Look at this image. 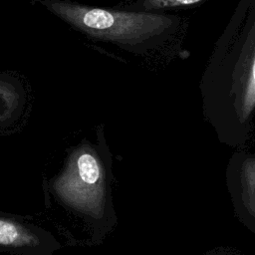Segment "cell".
<instances>
[{
	"instance_id": "1",
	"label": "cell",
	"mask_w": 255,
	"mask_h": 255,
	"mask_svg": "<svg viewBox=\"0 0 255 255\" xmlns=\"http://www.w3.org/2000/svg\"><path fill=\"white\" fill-rule=\"evenodd\" d=\"M97 143L82 140L70 149L61 171L52 179L57 198L78 214L100 220L107 213L111 154L98 126Z\"/></svg>"
},
{
	"instance_id": "2",
	"label": "cell",
	"mask_w": 255,
	"mask_h": 255,
	"mask_svg": "<svg viewBox=\"0 0 255 255\" xmlns=\"http://www.w3.org/2000/svg\"><path fill=\"white\" fill-rule=\"evenodd\" d=\"M50 13L93 39L138 52L166 28L164 18L141 11L93 7L69 0H38Z\"/></svg>"
},
{
	"instance_id": "3",
	"label": "cell",
	"mask_w": 255,
	"mask_h": 255,
	"mask_svg": "<svg viewBox=\"0 0 255 255\" xmlns=\"http://www.w3.org/2000/svg\"><path fill=\"white\" fill-rule=\"evenodd\" d=\"M53 249L51 237L43 231L23 222L0 217V251L20 255H44V250Z\"/></svg>"
},
{
	"instance_id": "4",
	"label": "cell",
	"mask_w": 255,
	"mask_h": 255,
	"mask_svg": "<svg viewBox=\"0 0 255 255\" xmlns=\"http://www.w3.org/2000/svg\"><path fill=\"white\" fill-rule=\"evenodd\" d=\"M26 99L25 89L19 79L0 73V128H8L21 119Z\"/></svg>"
},
{
	"instance_id": "5",
	"label": "cell",
	"mask_w": 255,
	"mask_h": 255,
	"mask_svg": "<svg viewBox=\"0 0 255 255\" xmlns=\"http://www.w3.org/2000/svg\"><path fill=\"white\" fill-rule=\"evenodd\" d=\"M242 198L245 207L255 218V166L248 167L243 174Z\"/></svg>"
},
{
	"instance_id": "6",
	"label": "cell",
	"mask_w": 255,
	"mask_h": 255,
	"mask_svg": "<svg viewBox=\"0 0 255 255\" xmlns=\"http://www.w3.org/2000/svg\"><path fill=\"white\" fill-rule=\"evenodd\" d=\"M254 107H255V58L252 64L250 79L248 81L246 94L244 98V105H243L244 116L247 117Z\"/></svg>"
}]
</instances>
